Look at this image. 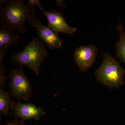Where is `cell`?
I'll return each instance as SVG.
<instances>
[{
	"instance_id": "obj_7",
	"label": "cell",
	"mask_w": 125,
	"mask_h": 125,
	"mask_svg": "<svg viewBox=\"0 0 125 125\" xmlns=\"http://www.w3.org/2000/svg\"><path fill=\"white\" fill-rule=\"evenodd\" d=\"M98 53L97 46L94 45L82 46L74 52V58L80 71L84 72L93 66Z\"/></svg>"
},
{
	"instance_id": "obj_9",
	"label": "cell",
	"mask_w": 125,
	"mask_h": 125,
	"mask_svg": "<svg viewBox=\"0 0 125 125\" xmlns=\"http://www.w3.org/2000/svg\"><path fill=\"white\" fill-rule=\"evenodd\" d=\"M20 39L13 30L2 25L0 27V49L6 50L16 44Z\"/></svg>"
},
{
	"instance_id": "obj_16",
	"label": "cell",
	"mask_w": 125,
	"mask_h": 125,
	"mask_svg": "<svg viewBox=\"0 0 125 125\" xmlns=\"http://www.w3.org/2000/svg\"><path fill=\"white\" fill-rule=\"evenodd\" d=\"M55 1H56V4L59 7H61L64 9H65V6L64 3V0H55Z\"/></svg>"
},
{
	"instance_id": "obj_6",
	"label": "cell",
	"mask_w": 125,
	"mask_h": 125,
	"mask_svg": "<svg viewBox=\"0 0 125 125\" xmlns=\"http://www.w3.org/2000/svg\"><path fill=\"white\" fill-rule=\"evenodd\" d=\"M38 7L42 11L43 14L46 17L48 26L57 34L58 35L60 33H62L71 35L77 31V28L68 24L65 18L60 11L55 10L46 11L40 4Z\"/></svg>"
},
{
	"instance_id": "obj_11",
	"label": "cell",
	"mask_w": 125,
	"mask_h": 125,
	"mask_svg": "<svg viewBox=\"0 0 125 125\" xmlns=\"http://www.w3.org/2000/svg\"><path fill=\"white\" fill-rule=\"evenodd\" d=\"M10 92L0 89V114L7 115L14 100Z\"/></svg>"
},
{
	"instance_id": "obj_13",
	"label": "cell",
	"mask_w": 125,
	"mask_h": 125,
	"mask_svg": "<svg viewBox=\"0 0 125 125\" xmlns=\"http://www.w3.org/2000/svg\"><path fill=\"white\" fill-rule=\"evenodd\" d=\"M40 4L39 0H28L27 4V7L32 10V13H34V7L35 6H38Z\"/></svg>"
},
{
	"instance_id": "obj_2",
	"label": "cell",
	"mask_w": 125,
	"mask_h": 125,
	"mask_svg": "<svg viewBox=\"0 0 125 125\" xmlns=\"http://www.w3.org/2000/svg\"><path fill=\"white\" fill-rule=\"evenodd\" d=\"M46 48L39 38L34 37L22 51L13 53L10 61L21 67L24 66L31 69L36 75L40 74V67L48 56Z\"/></svg>"
},
{
	"instance_id": "obj_10",
	"label": "cell",
	"mask_w": 125,
	"mask_h": 125,
	"mask_svg": "<svg viewBox=\"0 0 125 125\" xmlns=\"http://www.w3.org/2000/svg\"><path fill=\"white\" fill-rule=\"evenodd\" d=\"M116 28L119 34V40L115 43L116 55L125 64V30L122 25L119 23Z\"/></svg>"
},
{
	"instance_id": "obj_5",
	"label": "cell",
	"mask_w": 125,
	"mask_h": 125,
	"mask_svg": "<svg viewBox=\"0 0 125 125\" xmlns=\"http://www.w3.org/2000/svg\"><path fill=\"white\" fill-rule=\"evenodd\" d=\"M28 22L30 26L36 29L39 39L44 42L50 49L56 50L62 48L63 45L62 39L48 26L43 24L35 14L32 13Z\"/></svg>"
},
{
	"instance_id": "obj_3",
	"label": "cell",
	"mask_w": 125,
	"mask_h": 125,
	"mask_svg": "<svg viewBox=\"0 0 125 125\" xmlns=\"http://www.w3.org/2000/svg\"><path fill=\"white\" fill-rule=\"evenodd\" d=\"M103 62L95 71L96 79L109 88H120L124 83L125 70L109 52H103Z\"/></svg>"
},
{
	"instance_id": "obj_17",
	"label": "cell",
	"mask_w": 125,
	"mask_h": 125,
	"mask_svg": "<svg viewBox=\"0 0 125 125\" xmlns=\"http://www.w3.org/2000/svg\"><path fill=\"white\" fill-rule=\"evenodd\" d=\"M8 1H9L7 0H0V4L1 5L3 3H5L6 4L8 2Z\"/></svg>"
},
{
	"instance_id": "obj_4",
	"label": "cell",
	"mask_w": 125,
	"mask_h": 125,
	"mask_svg": "<svg viewBox=\"0 0 125 125\" xmlns=\"http://www.w3.org/2000/svg\"><path fill=\"white\" fill-rule=\"evenodd\" d=\"M9 76V92L12 97L18 101H29L32 94V87L30 80L21 67L11 70Z\"/></svg>"
},
{
	"instance_id": "obj_8",
	"label": "cell",
	"mask_w": 125,
	"mask_h": 125,
	"mask_svg": "<svg viewBox=\"0 0 125 125\" xmlns=\"http://www.w3.org/2000/svg\"><path fill=\"white\" fill-rule=\"evenodd\" d=\"M10 109L16 118L22 120H38L46 113L43 109L30 103H22L20 101L13 102Z\"/></svg>"
},
{
	"instance_id": "obj_15",
	"label": "cell",
	"mask_w": 125,
	"mask_h": 125,
	"mask_svg": "<svg viewBox=\"0 0 125 125\" xmlns=\"http://www.w3.org/2000/svg\"><path fill=\"white\" fill-rule=\"evenodd\" d=\"M6 50L0 49V62H3V60L6 54Z\"/></svg>"
},
{
	"instance_id": "obj_1",
	"label": "cell",
	"mask_w": 125,
	"mask_h": 125,
	"mask_svg": "<svg viewBox=\"0 0 125 125\" xmlns=\"http://www.w3.org/2000/svg\"><path fill=\"white\" fill-rule=\"evenodd\" d=\"M32 16L31 9L27 7L23 0H10L4 6L0 5V23L24 35L27 31L25 24Z\"/></svg>"
},
{
	"instance_id": "obj_12",
	"label": "cell",
	"mask_w": 125,
	"mask_h": 125,
	"mask_svg": "<svg viewBox=\"0 0 125 125\" xmlns=\"http://www.w3.org/2000/svg\"><path fill=\"white\" fill-rule=\"evenodd\" d=\"M7 77L3 62H0V89H3L6 85Z\"/></svg>"
},
{
	"instance_id": "obj_14",
	"label": "cell",
	"mask_w": 125,
	"mask_h": 125,
	"mask_svg": "<svg viewBox=\"0 0 125 125\" xmlns=\"http://www.w3.org/2000/svg\"><path fill=\"white\" fill-rule=\"evenodd\" d=\"M3 125H28L22 120H12L6 122Z\"/></svg>"
}]
</instances>
